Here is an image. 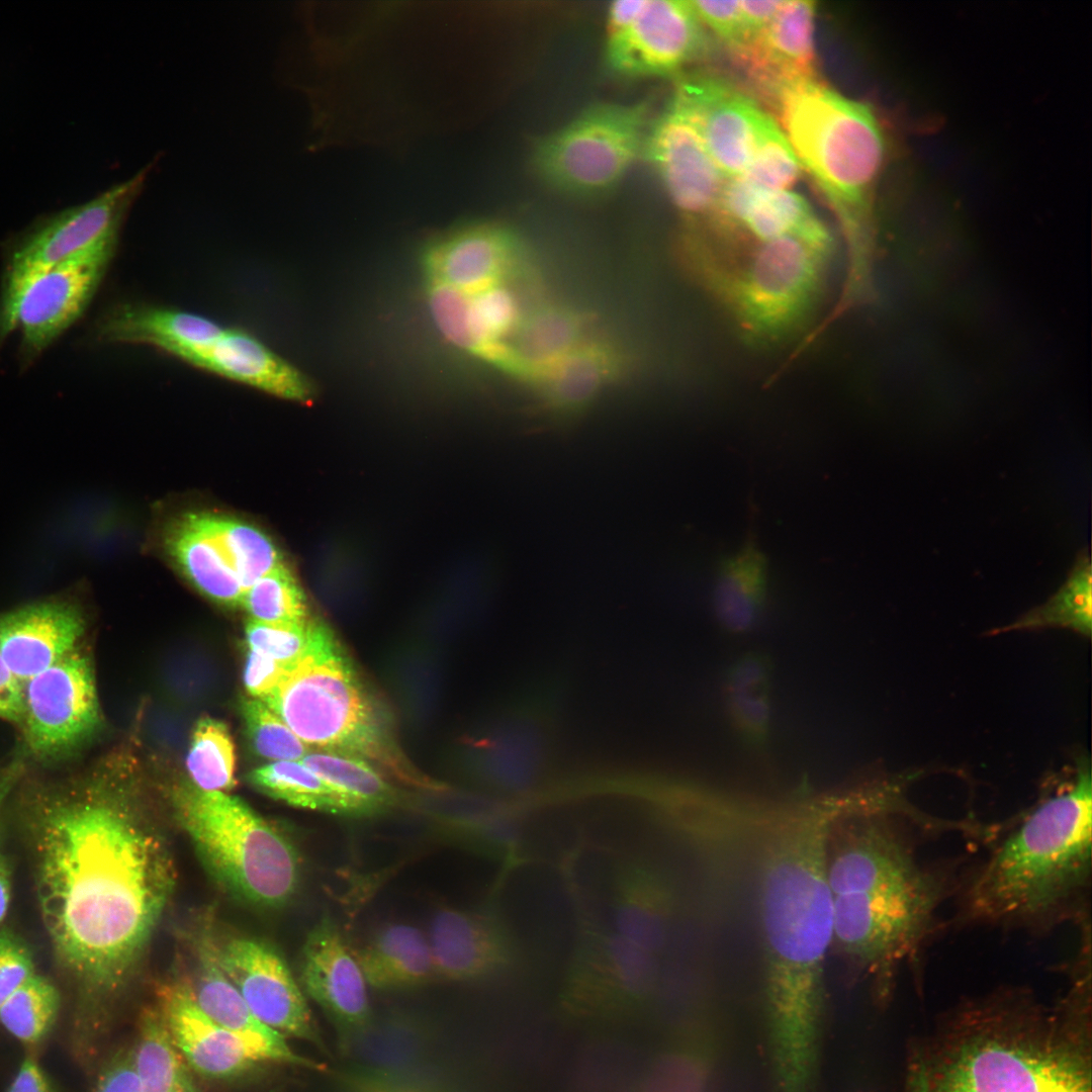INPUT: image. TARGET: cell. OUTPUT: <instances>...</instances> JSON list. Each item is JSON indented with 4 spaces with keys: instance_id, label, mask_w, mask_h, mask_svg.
Returning <instances> with one entry per match:
<instances>
[{
    "instance_id": "ffe728a7",
    "label": "cell",
    "mask_w": 1092,
    "mask_h": 1092,
    "mask_svg": "<svg viewBox=\"0 0 1092 1092\" xmlns=\"http://www.w3.org/2000/svg\"><path fill=\"white\" fill-rule=\"evenodd\" d=\"M421 265L424 281L463 290L537 278L523 239L491 222L466 225L436 239L424 250Z\"/></svg>"
},
{
    "instance_id": "7402d4cb",
    "label": "cell",
    "mask_w": 1092,
    "mask_h": 1092,
    "mask_svg": "<svg viewBox=\"0 0 1092 1092\" xmlns=\"http://www.w3.org/2000/svg\"><path fill=\"white\" fill-rule=\"evenodd\" d=\"M74 590L0 612V655L22 682L79 647L87 620Z\"/></svg>"
},
{
    "instance_id": "83f0119b",
    "label": "cell",
    "mask_w": 1092,
    "mask_h": 1092,
    "mask_svg": "<svg viewBox=\"0 0 1092 1092\" xmlns=\"http://www.w3.org/2000/svg\"><path fill=\"white\" fill-rule=\"evenodd\" d=\"M187 984L203 1012L239 1038L261 1063L325 1071L321 1064L297 1054L284 1035L252 1012L218 966L212 947L202 949L194 977Z\"/></svg>"
},
{
    "instance_id": "ac0fdd59",
    "label": "cell",
    "mask_w": 1092,
    "mask_h": 1092,
    "mask_svg": "<svg viewBox=\"0 0 1092 1092\" xmlns=\"http://www.w3.org/2000/svg\"><path fill=\"white\" fill-rule=\"evenodd\" d=\"M300 982L333 1025L341 1051H353L373 1024L367 982L356 954L328 917L307 935Z\"/></svg>"
},
{
    "instance_id": "7dc6e473",
    "label": "cell",
    "mask_w": 1092,
    "mask_h": 1092,
    "mask_svg": "<svg viewBox=\"0 0 1092 1092\" xmlns=\"http://www.w3.org/2000/svg\"><path fill=\"white\" fill-rule=\"evenodd\" d=\"M241 606L251 620L291 625L308 621L306 598L290 570L282 565L245 590Z\"/></svg>"
},
{
    "instance_id": "5bb4252c",
    "label": "cell",
    "mask_w": 1092,
    "mask_h": 1092,
    "mask_svg": "<svg viewBox=\"0 0 1092 1092\" xmlns=\"http://www.w3.org/2000/svg\"><path fill=\"white\" fill-rule=\"evenodd\" d=\"M704 44L703 24L690 1L619 0L608 9L605 59L617 74L671 76Z\"/></svg>"
},
{
    "instance_id": "b9f144b4",
    "label": "cell",
    "mask_w": 1092,
    "mask_h": 1092,
    "mask_svg": "<svg viewBox=\"0 0 1092 1092\" xmlns=\"http://www.w3.org/2000/svg\"><path fill=\"white\" fill-rule=\"evenodd\" d=\"M1092 566L1081 551L1064 584L1043 605L1031 609L1005 631L1063 627L1090 637L1092 623Z\"/></svg>"
},
{
    "instance_id": "4fadbf2b",
    "label": "cell",
    "mask_w": 1092,
    "mask_h": 1092,
    "mask_svg": "<svg viewBox=\"0 0 1092 1092\" xmlns=\"http://www.w3.org/2000/svg\"><path fill=\"white\" fill-rule=\"evenodd\" d=\"M21 725L27 758L52 764L73 755L97 730L100 710L94 670L80 647L23 682Z\"/></svg>"
},
{
    "instance_id": "f1b7e54d",
    "label": "cell",
    "mask_w": 1092,
    "mask_h": 1092,
    "mask_svg": "<svg viewBox=\"0 0 1092 1092\" xmlns=\"http://www.w3.org/2000/svg\"><path fill=\"white\" fill-rule=\"evenodd\" d=\"M593 318L571 304L537 298L507 345L505 374L533 387L554 364L588 340Z\"/></svg>"
},
{
    "instance_id": "7bdbcfd3",
    "label": "cell",
    "mask_w": 1092,
    "mask_h": 1092,
    "mask_svg": "<svg viewBox=\"0 0 1092 1092\" xmlns=\"http://www.w3.org/2000/svg\"><path fill=\"white\" fill-rule=\"evenodd\" d=\"M199 517L220 545L244 590L284 565L273 541L257 527L206 513H199Z\"/></svg>"
},
{
    "instance_id": "7a4b0ae2",
    "label": "cell",
    "mask_w": 1092,
    "mask_h": 1092,
    "mask_svg": "<svg viewBox=\"0 0 1092 1092\" xmlns=\"http://www.w3.org/2000/svg\"><path fill=\"white\" fill-rule=\"evenodd\" d=\"M849 811L841 792L774 811L760 827L757 901L763 949V1023L774 1092H814L832 944L828 841Z\"/></svg>"
},
{
    "instance_id": "d6a6232c",
    "label": "cell",
    "mask_w": 1092,
    "mask_h": 1092,
    "mask_svg": "<svg viewBox=\"0 0 1092 1092\" xmlns=\"http://www.w3.org/2000/svg\"><path fill=\"white\" fill-rule=\"evenodd\" d=\"M625 367L621 348L593 336L549 368L533 387L551 408L571 413L593 401Z\"/></svg>"
},
{
    "instance_id": "1f68e13d",
    "label": "cell",
    "mask_w": 1092,
    "mask_h": 1092,
    "mask_svg": "<svg viewBox=\"0 0 1092 1092\" xmlns=\"http://www.w3.org/2000/svg\"><path fill=\"white\" fill-rule=\"evenodd\" d=\"M223 331L203 316L151 306L116 308L99 326L105 341L151 345L185 362L214 344Z\"/></svg>"
},
{
    "instance_id": "e575fe53",
    "label": "cell",
    "mask_w": 1092,
    "mask_h": 1092,
    "mask_svg": "<svg viewBox=\"0 0 1092 1092\" xmlns=\"http://www.w3.org/2000/svg\"><path fill=\"white\" fill-rule=\"evenodd\" d=\"M355 954L367 985L379 990L414 987L435 978L428 937L412 925L382 926Z\"/></svg>"
},
{
    "instance_id": "c3c4849f",
    "label": "cell",
    "mask_w": 1092,
    "mask_h": 1092,
    "mask_svg": "<svg viewBox=\"0 0 1092 1092\" xmlns=\"http://www.w3.org/2000/svg\"><path fill=\"white\" fill-rule=\"evenodd\" d=\"M330 630L314 619L279 625L249 620L245 627L249 649L290 665L305 656Z\"/></svg>"
},
{
    "instance_id": "9a60e30c",
    "label": "cell",
    "mask_w": 1092,
    "mask_h": 1092,
    "mask_svg": "<svg viewBox=\"0 0 1092 1092\" xmlns=\"http://www.w3.org/2000/svg\"><path fill=\"white\" fill-rule=\"evenodd\" d=\"M151 165L93 199L38 221L15 248L7 271L49 268L115 249L122 222Z\"/></svg>"
},
{
    "instance_id": "d4e9b609",
    "label": "cell",
    "mask_w": 1092,
    "mask_h": 1092,
    "mask_svg": "<svg viewBox=\"0 0 1092 1092\" xmlns=\"http://www.w3.org/2000/svg\"><path fill=\"white\" fill-rule=\"evenodd\" d=\"M156 1008L194 1074L211 1081L236 1082L256 1074L265 1065L203 1012L187 982L163 986Z\"/></svg>"
},
{
    "instance_id": "52a82bcc",
    "label": "cell",
    "mask_w": 1092,
    "mask_h": 1092,
    "mask_svg": "<svg viewBox=\"0 0 1092 1092\" xmlns=\"http://www.w3.org/2000/svg\"><path fill=\"white\" fill-rule=\"evenodd\" d=\"M262 702L309 747L355 755L399 781L433 788L399 749L385 713L332 632Z\"/></svg>"
},
{
    "instance_id": "ba28073f",
    "label": "cell",
    "mask_w": 1092,
    "mask_h": 1092,
    "mask_svg": "<svg viewBox=\"0 0 1092 1092\" xmlns=\"http://www.w3.org/2000/svg\"><path fill=\"white\" fill-rule=\"evenodd\" d=\"M173 803L203 863L228 890L272 908L292 897L299 880L296 848L244 801L192 784L178 788Z\"/></svg>"
},
{
    "instance_id": "2e32d148",
    "label": "cell",
    "mask_w": 1092,
    "mask_h": 1092,
    "mask_svg": "<svg viewBox=\"0 0 1092 1092\" xmlns=\"http://www.w3.org/2000/svg\"><path fill=\"white\" fill-rule=\"evenodd\" d=\"M537 279L495 283L473 290L424 281L431 316L441 335L455 348L503 371L507 345L524 312L523 291L535 289Z\"/></svg>"
},
{
    "instance_id": "836d02e7",
    "label": "cell",
    "mask_w": 1092,
    "mask_h": 1092,
    "mask_svg": "<svg viewBox=\"0 0 1092 1092\" xmlns=\"http://www.w3.org/2000/svg\"><path fill=\"white\" fill-rule=\"evenodd\" d=\"M166 544L171 557L196 589L218 604L241 605L245 590L198 513L178 520L170 529Z\"/></svg>"
},
{
    "instance_id": "9c48e42d",
    "label": "cell",
    "mask_w": 1092,
    "mask_h": 1092,
    "mask_svg": "<svg viewBox=\"0 0 1092 1092\" xmlns=\"http://www.w3.org/2000/svg\"><path fill=\"white\" fill-rule=\"evenodd\" d=\"M829 252L796 237L757 242L734 267L708 270L709 282L745 340L775 344L813 310Z\"/></svg>"
},
{
    "instance_id": "9f6ffc18",
    "label": "cell",
    "mask_w": 1092,
    "mask_h": 1092,
    "mask_svg": "<svg viewBox=\"0 0 1092 1092\" xmlns=\"http://www.w3.org/2000/svg\"><path fill=\"white\" fill-rule=\"evenodd\" d=\"M35 1052L27 1051L6 1092H56Z\"/></svg>"
},
{
    "instance_id": "e0dca14e",
    "label": "cell",
    "mask_w": 1092,
    "mask_h": 1092,
    "mask_svg": "<svg viewBox=\"0 0 1092 1092\" xmlns=\"http://www.w3.org/2000/svg\"><path fill=\"white\" fill-rule=\"evenodd\" d=\"M216 962L252 1012L285 1037L328 1054L299 985L281 954L268 943L236 937L213 949Z\"/></svg>"
},
{
    "instance_id": "6da1fadb",
    "label": "cell",
    "mask_w": 1092,
    "mask_h": 1092,
    "mask_svg": "<svg viewBox=\"0 0 1092 1092\" xmlns=\"http://www.w3.org/2000/svg\"><path fill=\"white\" fill-rule=\"evenodd\" d=\"M23 800L41 917L78 991L71 1044L94 1052L169 898L161 844L94 785H38Z\"/></svg>"
},
{
    "instance_id": "f5cc1de1",
    "label": "cell",
    "mask_w": 1092,
    "mask_h": 1092,
    "mask_svg": "<svg viewBox=\"0 0 1092 1092\" xmlns=\"http://www.w3.org/2000/svg\"><path fill=\"white\" fill-rule=\"evenodd\" d=\"M288 667L289 665L249 649L244 668V685L248 694L251 698L264 700L275 689Z\"/></svg>"
},
{
    "instance_id": "277c9868",
    "label": "cell",
    "mask_w": 1092,
    "mask_h": 1092,
    "mask_svg": "<svg viewBox=\"0 0 1092 1092\" xmlns=\"http://www.w3.org/2000/svg\"><path fill=\"white\" fill-rule=\"evenodd\" d=\"M883 809L850 812L832 827L827 851L832 944L888 1002L898 971L915 961L935 926L950 883L924 866Z\"/></svg>"
},
{
    "instance_id": "8d00e7d4",
    "label": "cell",
    "mask_w": 1092,
    "mask_h": 1092,
    "mask_svg": "<svg viewBox=\"0 0 1092 1092\" xmlns=\"http://www.w3.org/2000/svg\"><path fill=\"white\" fill-rule=\"evenodd\" d=\"M645 1065L631 1043L597 1035L576 1054L563 1092H639Z\"/></svg>"
},
{
    "instance_id": "f546056e",
    "label": "cell",
    "mask_w": 1092,
    "mask_h": 1092,
    "mask_svg": "<svg viewBox=\"0 0 1092 1092\" xmlns=\"http://www.w3.org/2000/svg\"><path fill=\"white\" fill-rule=\"evenodd\" d=\"M187 363L285 399L309 402L313 397L305 374L242 331L224 330Z\"/></svg>"
},
{
    "instance_id": "74e56055",
    "label": "cell",
    "mask_w": 1092,
    "mask_h": 1092,
    "mask_svg": "<svg viewBox=\"0 0 1092 1092\" xmlns=\"http://www.w3.org/2000/svg\"><path fill=\"white\" fill-rule=\"evenodd\" d=\"M131 1049L140 1092H201L156 1007L141 1014Z\"/></svg>"
},
{
    "instance_id": "ee69618b",
    "label": "cell",
    "mask_w": 1092,
    "mask_h": 1092,
    "mask_svg": "<svg viewBox=\"0 0 1092 1092\" xmlns=\"http://www.w3.org/2000/svg\"><path fill=\"white\" fill-rule=\"evenodd\" d=\"M60 1007L58 988L35 972L1 1006L0 1024L27 1051H36L53 1029Z\"/></svg>"
},
{
    "instance_id": "f35d334b",
    "label": "cell",
    "mask_w": 1092,
    "mask_h": 1092,
    "mask_svg": "<svg viewBox=\"0 0 1092 1092\" xmlns=\"http://www.w3.org/2000/svg\"><path fill=\"white\" fill-rule=\"evenodd\" d=\"M769 679L767 658L751 652L731 665L725 682L729 718L738 735L756 749L764 747L768 738Z\"/></svg>"
},
{
    "instance_id": "8fae6325",
    "label": "cell",
    "mask_w": 1092,
    "mask_h": 1092,
    "mask_svg": "<svg viewBox=\"0 0 1092 1092\" xmlns=\"http://www.w3.org/2000/svg\"><path fill=\"white\" fill-rule=\"evenodd\" d=\"M660 975L653 953L617 932L587 927L574 945L559 1008L586 1024L628 1022L651 1012Z\"/></svg>"
},
{
    "instance_id": "6f0895ef",
    "label": "cell",
    "mask_w": 1092,
    "mask_h": 1092,
    "mask_svg": "<svg viewBox=\"0 0 1092 1092\" xmlns=\"http://www.w3.org/2000/svg\"><path fill=\"white\" fill-rule=\"evenodd\" d=\"M781 4L782 1L780 0L740 1L742 42L735 52L753 39L766 27Z\"/></svg>"
},
{
    "instance_id": "3957f363",
    "label": "cell",
    "mask_w": 1092,
    "mask_h": 1092,
    "mask_svg": "<svg viewBox=\"0 0 1092 1092\" xmlns=\"http://www.w3.org/2000/svg\"><path fill=\"white\" fill-rule=\"evenodd\" d=\"M1090 999L1056 1007L1001 989L946 1014L913 1048L905 1092H1091Z\"/></svg>"
},
{
    "instance_id": "d6986e66",
    "label": "cell",
    "mask_w": 1092,
    "mask_h": 1092,
    "mask_svg": "<svg viewBox=\"0 0 1092 1092\" xmlns=\"http://www.w3.org/2000/svg\"><path fill=\"white\" fill-rule=\"evenodd\" d=\"M641 157L681 213L696 217L716 210L723 175L674 93L650 121Z\"/></svg>"
},
{
    "instance_id": "91938a15",
    "label": "cell",
    "mask_w": 1092,
    "mask_h": 1092,
    "mask_svg": "<svg viewBox=\"0 0 1092 1092\" xmlns=\"http://www.w3.org/2000/svg\"><path fill=\"white\" fill-rule=\"evenodd\" d=\"M10 901V873L6 860L0 855V923L4 919Z\"/></svg>"
},
{
    "instance_id": "cb8c5ba5",
    "label": "cell",
    "mask_w": 1092,
    "mask_h": 1092,
    "mask_svg": "<svg viewBox=\"0 0 1092 1092\" xmlns=\"http://www.w3.org/2000/svg\"><path fill=\"white\" fill-rule=\"evenodd\" d=\"M815 12L813 1H782L766 27L732 54L772 103L788 89L816 79Z\"/></svg>"
},
{
    "instance_id": "f6af8a7d",
    "label": "cell",
    "mask_w": 1092,
    "mask_h": 1092,
    "mask_svg": "<svg viewBox=\"0 0 1092 1092\" xmlns=\"http://www.w3.org/2000/svg\"><path fill=\"white\" fill-rule=\"evenodd\" d=\"M186 765L193 785L201 790L224 792L235 786V745L223 722L205 717L196 723Z\"/></svg>"
},
{
    "instance_id": "603a6c76",
    "label": "cell",
    "mask_w": 1092,
    "mask_h": 1092,
    "mask_svg": "<svg viewBox=\"0 0 1092 1092\" xmlns=\"http://www.w3.org/2000/svg\"><path fill=\"white\" fill-rule=\"evenodd\" d=\"M674 94L721 174L741 176L755 148L761 109L727 81L710 75L681 79Z\"/></svg>"
},
{
    "instance_id": "d590c367",
    "label": "cell",
    "mask_w": 1092,
    "mask_h": 1092,
    "mask_svg": "<svg viewBox=\"0 0 1092 1092\" xmlns=\"http://www.w3.org/2000/svg\"><path fill=\"white\" fill-rule=\"evenodd\" d=\"M766 560L749 539L719 567L713 590V611L720 626L744 634L757 624L766 598Z\"/></svg>"
},
{
    "instance_id": "ab89813d",
    "label": "cell",
    "mask_w": 1092,
    "mask_h": 1092,
    "mask_svg": "<svg viewBox=\"0 0 1092 1092\" xmlns=\"http://www.w3.org/2000/svg\"><path fill=\"white\" fill-rule=\"evenodd\" d=\"M249 779L263 793L294 807L333 814L365 815L355 801L300 761H271L252 770Z\"/></svg>"
},
{
    "instance_id": "5b68a950",
    "label": "cell",
    "mask_w": 1092,
    "mask_h": 1092,
    "mask_svg": "<svg viewBox=\"0 0 1092 1092\" xmlns=\"http://www.w3.org/2000/svg\"><path fill=\"white\" fill-rule=\"evenodd\" d=\"M1075 777L1040 801L971 876L961 898L965 922L1043 933L1089 914V766L1081 764Z\"/></svg>"
},
{
    "instance_id": "4316f807",
    "label": "cell",
    "mask_w": 1092,
    "mask_h": 1092,
    "mask_svg": "<svg viewBox=\"0 0 1092 1092\" xmlns=\"http://www.w3.org/2000/svg\"><path fill=\"white\" fill-rule=\"evenodd\" d=\"M611 882L610 910L616 932L653 954L663 950L676 912V895L668 877L638 856L618 860Z\"/></svg>"
},
{
    "instance_id": "30bf717a",
    "label": "cell",
    "mask_w": 1092,
    "mask_h": 1092,
    "mask_svg": "<svg viewBox=\"0 0 1092 1092\" xmlns=\"http://www.w3.org/2000/svg\"><path fill=\"white\" fill-rule=\"evenodd\" d=\"M650 121L647 101L590 106L536 144L534 168L561 193L607 194L642 156Z\"/></svg>"
},
{
    "instance_id": "484cf974",
    "label": "cell",
    "mask_w": 1092,
    "mask_h": 1092,
    "mask_svg": "<svg viewBox=\"0 0 1092 1092\" xmlns=\"http://www.w3.org/2000/svg\"><path fill=\"white\" fill-rule=\"evenodd\" d=\"M664 1030L663 1044L645 1065L639 1092H710L724 1048L718 1014L700 1001Z\"/></svg>"
},
{
    "instance_id": "680465c9",
    "label": "cell",
    "mask_w": 1092,
    "mask_h": 1092,
    "mask_svg": "<svg viewBox=\"0 0 1092 1092\" xmlns=\"http://www.w3.org/2000/svg\"><path fill=\"white\" fill-rule=\"evenodd\" d=\"M25 760L21 753L0 767V830L4 805L23 775Z\"/></svg>"
},
{
    "instance_id": "f907efd6",
    "label": "cell",
    "mask_w": 1092,
    "mask_h": 1092,
    "mask_svg": "<svg viewBox=\"0 0 1092 1092\" xmlns=\"http://www.w3.org/2000/svg\"><path fill=\"white\" fill-rule=\"evenodd\" d=\"M35 973L33 958L24 941L8 928L0 931V1008Z\"/></svg>"
},
{
    "instance_id": "11a10c76",
    "label": "cell",
    "mask_w": 1092,
    "mask_h": 1092,
    "mask_svg": "<svg viewBox=\"0 0 1092 1092\" xmlns=\"http://www.w3.org/2000/svg\"><path fill=\"white\" fill-rule=\"evenodd\" d=\"M24 712L23 682L0 655V719L21 725Z\"/></svg>"
},
{
    "instance_id": "bcb514c9",
    "label": "cell",
    "mask_w": 1092,
    "mask_h": 1092,
    "mask_svg": "<svg viewBox=\"0 0 1092 1092\" xmlns=\"http://www.w3.org/2000/svg\"><path fill=\"white\" fill-rule=\"evenodd\" d=\"M801 165L786 134L762 110L757 121L755 148L739 176L764 190H789L800 176Z\"/></svg>"
},
{
    "instance_id": "7c38bea8",
    "label": "cell",
    "mask_w": 1092,
    "mask_h": 1092,
    "mask_svg": "<svg viewBox=\"0 0 1092 1092\" xmlns=\"http://www.w3.org/2000/svg\"><path fill=\"white\" fill-rule=\"evenodd\" d=\"M114 251L49 268L7 271L0 300V345L19 330L23 360L41 354L84 312Z\"/></svg>"
},
{
    "instance_id": "db71d44e",
    "label": "cell",
    "mask_w": 1092,
    "mask_h": 1092,
    "mask_svg": "<svg viewBox=\"0 0 1092 1092\" xmlns=\"http://www.w3.org/2000/svg\"><path fill=\"white\" fill-rule=\"evenodd\" d=\"M92 1092H140L131 1048L117 1051L106 1062Z\"/></svg>"
},
{
    "instance_id": "4dcf8cb0",
    "label": "cell",
    "mask_w": 1092,
    "mask_h": 1092,
    "mask_svg": "<svg viewBox=\"0 0 1092 1092\" xmlns=\"http://www.w3.org/2000/svg\"><path fill=\"white\" fill-rule=\"evenodd\" d=\"M724 206L732 225L757 242L796 237L831 250L832 239L809 203L790 190H764L744 179L726 189Z\"/></svg>"
},
{
    "instance_id": "44dd1931",
    "label": "cell",
    "mask_w": 1092,
    "mask_h": 1092,
    "mask_svg": "<svg viewBox=\"0 0 1092 1092\" xmlns=\"http://www.w3.org/2000/svg\"><path fill=\"white\" fill-rule=\"evenodd\" d=\"M428 941L434 976L471 982L519 968V943L499 916L488 911L443 908L431 920Z\"/></svg>"
},
{
    "instance_id": "816d5d0a",
    "label": "cell",
    "mask_w": 1092,
    "mask_h": 1092,
    "mask_svg": "<svg viewBox=\"0 0 1092 1092\" xmlns=\"http://www.w3.org/2000/svg\"><path fill=\"white\" fill-rule=\"evenodd\" d=\"M702 24L708 26L731 53L742 42L740 1H690Z\"/></svg>"
},
{
    "instance_id": "60d3db41",
    "label": "cell",
    "mask_w": 1092,
    "mask_h": 1092,
    "mask_svg": "<svg viewBox=\"0 0 1092 1092\" xmlns=\"http://www.w3.org/2000/svg\"><path fill=\"white\" fill-rule=\"evenodd\" d=\"M333 788L355 801L365 815L390 808L395 790L369 761L347 753L315 749L299 760Z\"/></svg>"
},
{
    "instance_id": "681fc988",
    "label": "cell",
    "mask_w": 1092,
    "mask_h": 1092,
    "mask_svg": "<svg viewBox=\"0 0 1092 1092\" xmlns=\"http://www.w3.org/2000/svg\"><path fill=\"white\" fill-rule=\"evenodd\" d=\"M243 717L256 752L271 761L301 760L311 749L264 702L247 699Z\"/></svg>"
},
{
    "instance_id": "8992f818",
    "label": "cell",
    "mask_w": 1092,
    "mask_h": 1092,
    "mask_svg": "<svg viewBox=\"0 0 1092 1092\" xmlns=\"http://www.w3.org/2000/svg\"><path fill=\"white\" fill-rule=\"evenodd\" d=\"M776 106L801 167L842 230L848 253L846 284L859 286L872 193L886 152L882 126L870 106L817 79L788 89Z\"/></svg>"
}]
</instances>
